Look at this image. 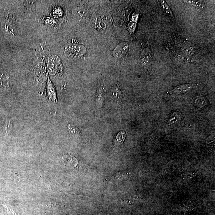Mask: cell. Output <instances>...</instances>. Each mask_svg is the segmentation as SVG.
I'll return each instance as SVG.
<instances>
[{"label": "cell", "mask_w": 215, "mask_h": 215, "mask_svg": "<svg viewBox=\"0 0 215 215\" xmlns=\"http://www.w3.org/2000/svg\"><path fill=\"white\" fill-rule=\"evenodd\" d=\"M64 52L70 58H79L87 52L85 47L80 44H69L64 48Z\"/></svg>", "instance_id": "6da1fadb"}, {"label": "cell", "mask_w": 215, "mask_h": 215, "mask_svg": "<svg viewBox=\"0 0 215 215\" xmlns=\"http://www.w3.org/2000/svg\"><path fill=\"white\" fill-rule=\"evenodd\" d=\"M197 85L198 84H186L176 86L170 91L169 95L176 96L184 94L195 89Z\"/></svg>", "instance_id": "7a4b0ae2"}, {"label": "cell", "mask_w": 215, "mask_h": 215, "mask_svg": "<svg viewBox=\"0 0 215 215\" xmlns=\"http://www.w3.org/2000/svg\"><path fill=\"white\" fill-rule=\"evenodd\" d=\"M129 47V45L127 42H123L119 43L113 51V56L117 59L123 58L127 52Z\"/></svg>", "instance_id": "3957f363"}, {"label": "cell", "mask_w": 215, "mask_h": 215, "mask_svg": "<svg viewBox=\"0 0 215 215\" xmlns=\"http://www.w3.org/2000/svg\"><path fill=\"white\" fill-rule=\"evenodd\" d=\"M151 58V52L149 48H146L142 51L140 58V63L143 67H147L150 64Z\"/></svg>", "instance_id": "277c9868"}, {"label": "cell", "mask_w": 215, "mask_h": 215, "mask_svg": "<svg viewBox=\"0 0 215 215\" xmlns=\"http://www.w3.org/2000/svg\"><path fill=\"white\" fill-rule=\"evenodd\" d=\"M47 91L49 98L50 100L56 102V90L54 85L52 83L49 77H48L47 85Z\"/></svg>", "instance_id": "5b68a950"}, {"label": "cell", "mask_w": 215, "mask_h": 215, "mask_svg": "<svg viewBox=\"0 0 215 215\" xmlns=\"http://www.w3.org/2000/svg\"><path fill=\"white\" fill-rule=\"evenodd\" d=\"M69 132L74 138H78L80 137L81 134L79 129L75 125L69 124L67 125Z\"/></svg>", "instance_id": "8992f818"}, {"label": "cell", "mask_w": 215, "mask_h": 215, "mask_svg": "<svg viewBox=\"0 0 215 215\" xmlns=\"http://www.w3.org/2000/svg\"><path fill=\"white\" fill-rule=\"evenodd\" d=\"M161 6L162 9L164 10V12L166 14H169L172 17H173V14L172 11L171 10V7L167 3V2L165 1H160Z\"/></svg>", "instance_id": "52a82bcc"}, {"label": "cell", "mask_w": 215, "mask_h": 215, "mask_svg": "<svg viewBox=\"0 0 215 215\" xmlns=\"http://www.w3.org/2000/svg\"><path fill=\"white\" fill-rule=\"evenodd\" d=\"M186 3L189 4L195 7L196 9H203L204 5L200 1H194V0H188V1H184Z\"/></svg>", "instance_id": "ba28073f"}, {"label": "cell", "mask_w": 215, "mask_h": 215, "mask_svg": "<svg viewBox=\"0 0 215 215\" xmlns=\"http://www.w3.org/2000/svg\"><path fill=\"white\" fill-rule=\"evenodd\" d=\"M125 137V132H119L117 135L115 140V144L116 145H119L122 144L124 141Z\"/></svg>", "instance_id": "9c48e42d"}, {"label": "cell", "mask_w": 215, "mask_h": 215, "mask_svg": "<svg viewBox=\"0 0 215 215\" xmlns=\"http://www.w3.org/2000/svg\"><path fill=\"white\" fill-rule=\"evenodd\" d=\"M74 14L76 17L77 18H83L85 16L86 11L83 9L77 8V9H75V10Z\"/></svg>", "instance_id": "30bf717a"}, {"label": "cell", "mask_w": 215, "mask_h": 215, "mask_svg": "<svg viewBox=\"0 0 215 215\" xmlns=\"http://www.w3.org/2000/svg\"><path fill=\"white\" fill-rule=\"evenodd\" d=\"M106 24L102 20H98L95 23V27L98 30H104L106 28Z\"/></svg>", "instance_id": "8fae6325"}, {"label": "cell", "mask_w": 215, "mask_h": 215, "mask_svg": "<svg viewBox=\"0 0 215 215\" xmlns=\"http://www.w3.org/2000/svg\"><path fill=\"white\" fill-rule=\"evenodd\" d=\"M12 123L10 119H9L7 120L6 121V123L5 125V131H6V133L8 134L9 133V132L10 131L11 129H12Z\"/></svg>", "instance_id": "7c38bea8"}, {"label": "cell", "mask_w": 215, "mask_h": 215, "mask_svg": "<svg viewBox=\"0 0 215 215\" xmlns=\"http://www.w3.org/2000/svg\"><path fill=\"white\" fill-rule=\"evenodd\" d=\"M136 24L135 23L130 22L129 23L128 26V29L129 31L130 35L133 34L136 29Z\"/></svg>", "instance_id": "4fadbf2b"}, {"label": "cell", "mask_w": 215, "mask_h": 215, "mask_svg": "<svg viewBox=\"0 0 215 215\" xmlns=\"http://www.w3.org/2000/svg\"><path fill=\"white\" fill-rule=\"evenodd\" d=\"M138 14L137 13H134L133 14L132 17V20L133 22L136 23L138 21Z\"/></svg>", "instance_id": "5bb4252c"}]
</instances>
